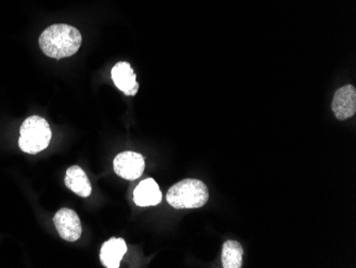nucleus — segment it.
<instances>
[{
	"label": "nucleus",
	"instance_id": "nucleus-5",
	"mask_svg": "<svg viewBox=\"0 0 356 268\" xmlns=\"http://www.w3.org/2000/svg\"><path fill=\"white\" fill-rule=\"evenodd\" d=\"M54 223L64 241H78L83 234L79 216L73 210L61 209L58 211L54 217Z\"/></svg>",
	"mask_w": 356,
	"mask_h": 268
},
{
	"label": "nucleus",
	"instance_id": "nucleus-8",
	"mask_svg": "<svg viewBox=\"0 0 356 268\" xmlns=\"http://www.w3.org/2000/svg\"><path fill=\"white\" fill-rule=\"evenodd\" d=\"M163 200L159 186L153 179L142 181L134 191V201L138 207H154Z\"/></svg>",
	"mask_w": 356,
	"mask_h": 268
},
{
	"label": "nucleus",
	"instance_id": "nucleus-7",
	"mask_svg": "<svg viewBox=\"0 0 356 268\" xmlns=\"http://www.w3.org/2000/svg\"><path fill=\"white\" fill-rule=\"evenodd\" d=\"M112 81L126 95H136L139 90L137 76L128 62H119L111 70Z\"/></svg>",
	"mask_w": 356,
	"mask_h": 268
},
{
	"label": "nucleus",
	"instance_id": "nucleus-6",
	"mask_svg": "<svg viewBox=\"0 0 356 268\" xmlns=\"http://www.w3.org/2000/svg\"><path fill=\"white\" fill-rule=\"evenodd\" d=\"M332 109L338 120L353 117L356 113V90L352 85L343 86L335 92Z\"/></svg>",
	"mask_w": 356,
	"mask_h": 268
},
{
	"label": "nucleus",
	"instance_id": "nucleus-3",
	"mask_svg": "<svg viewBox=\"0 0 356 268\" xmlns=\"http://www.w3.org/2000/svg\"><path fill=\"white\" fill-rule=\"evenodd\" d=\"M19 133V149L28 154H37L45 150L53 136L48 122L39 116H32L26 119L22 124Z\"/></svg>",
	"mask_w": 356,
	"mask_h": 268
},
{
	"label": "nucleus",
	"instance_id": "nucleus-4",
	"mask_svg": "<svg viewBox=\"0 0 356 268\" xmlns=\"http://www.w3.org/2000/svg\"><path fill=\"white\" fill-rule=\"evenodd\" d=\"M113 168L119 177L128 181H134L143 175L145 161L141 154L126 151L117 155L113 161Z\"/></svg>",
	"mask_w": 356,
	"mask_h": 268
},
{
	"label": "nucleus",
	"instance_id": "nucleus-10",
	"mask_svg": "<svg viewBox=\"0 0 356 268\" xmlns=\"http://www.w3.org/2000/svg\"><path fill=\"white\" fill-rule=\"evenodd\" d=\"M64 183L69 189L80 197L88 198L92 194V186L86 172L79 166H72L67 170Z\"/></svg>",
	"mask_w": 356,
	"mask_h": 268
},
{
	"label": "nucleus",
	"instance_id": "nucleus-11",
	"mask_svg": "<svg viewBox=\"0 0 356 268\" xmlns=\"http://www.w3.org/2000/svg\"><path fill=\"white\" fill-rule=\"evenodd\" d=\"M243 248L237 241H227L222 249V265L224 268H240L242 266Z\"/></svg>",
	"mask_w": 356,
	"mask_h": 268
},
{
	"label": "nucleus",
	"instance_id": "nucleus-2",
	"mask_svg": "<svg viewBox=\"0 0 356 268\" xmlns=\"http://www.w3.org/2000/svg\"><path fill=\"white\" fill-rule=\"evenodd\" d=\"M209 199L207 186L200 180L187 179L178 182L168 191L167 201L176 210L199 209Z\"/></svg>",
	"mask_w": 356,
	"mask_h": 268
},
{
	"label": "nucleus",
	"instance_id": "nucleus-1",
	"mask_svg": "<svg viewBox=\"0 0 356 268\" xmlns=\"http://www.w3.org/2000/svg\"><path fill=\"white\" fill-rule=\"evenodd\" d=\"M83 37L77 28L65 24L51 25L40 36L42 52L54 59L71 57L79 51Z\"/></svg>",
	"mask_w": 356,
	"mask_h": 268
},
{
	"label": "nucleus",
	"instance_id": "nucleus-9",
	"mask_svg": "<svg viewBox=\"0 0 356 268\" xmlns=\"http://www.w3.org/2000/svg\"><path fill=\"white\" fill-rule=\"evenodd\" d=\"M126 252H127V245L125 241L112 237L102 246V263L107 268H119Z\"/></svg>",
	"mask_w": 356,
	"mask_h": 268
}]
</instances>
